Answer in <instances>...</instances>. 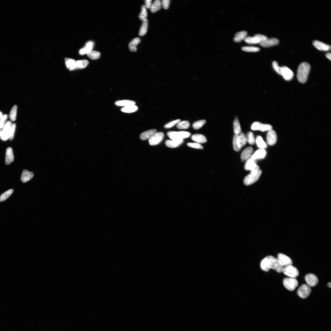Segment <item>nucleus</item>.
Masks as SVG:
<instances>
[{
	"instance_id": "nucleus-17",
	"label": "nucleus",
	"mask_w": 331,
	"mask_h": 331,
	"mask_svg": "<svg viewBox=\"0 0 331 331\" xmlns=\"http://www.w3.org/2000/svg\"><path fill=\"white\" fill-rule=\"evenodd\" d=\"M94 45V42L91 41L87 42L85 46L79 51V54L81 55L88 54L92 50Z\"/></svg>"
},
{
	"instance_id": "nucleus-11",
	"label": "nucleus",
	"mask_w": 331,
	"mask_h": 331,
	"mask_svg": "<svg viewBox=\"0 0 331 331\" xmlns=\"http://www.w3.org/2000/svg\"><path fill=\"white\" fill-rule=\"evenodd\" d=\"M281 75L286 81H290L293 79L294 73L291 70L286 66L281 67Z\"/></svg>"
},
{
	"instance_id": "nucleus-32",
	"label": "nucleus",
	"mask_w": 331,
	"mask_h": 331,
	"mask_svg": "<svg viewBox=\"0 0 331 331\" xmlns=\"http://www.w3.org/2000/svg\"><path fill=\"white\" fill-rule=\"evenodd\" d=\"M270 261L267 257L263 259L261 263V267L263 271L268 272L269 269Z\"/></svg>"
},
{
	"instance_id": "nucleus-21",
	"label": "nucleus",
	"mask_w": 331,
	"mask_h": 331,
	"mask_svg": "<svg viewBox=\"0 0 331 331\" xmlns=\"http://www.w3.org/2000/svg\"><path fill=\"white\" fill-rule=\"evenodd\" d=\"M157 132L156 129H151L147 131L142 133L140 136V139L142 140H146L150 139L154 134Z\"/></svg>"
},
{
	"instance_id": "nucleus-23",
	"label": "nucleus",
	"mask_w": 331,
	"mask_h": 331,
	"mask_svg": "<svg viewBox=\"0 0 331 331\" xmlns=\"http://www.w3.org/2000/svg\"><path fill=\"white\" fill-rule=\"evenodd\" d=\"M191 139L194 141L198 143H204L207 141L206 137L203 135L197 134L193 135L191 137Z\"/></svg>"
},
{
	"instance_id": "nucleus-49",
	"label": "nucleus",
	"mask_w": 331,
	"mask_h": 331,
	"mask_svg": "<svg viewBox=\"0 0 331 331\" xmlns=\"http://www.w3.org/2000/svg\"><path fill=\"white\" fill-rule=\"evenodd\" d=\"M8 118V115L7 114L3 115L2 117L0 118V129L2 130L5 125L6 124V121Z\"/></svg>"
},
{
	"instance_id": "nucleus-48",
	"label": "nucleus",
	"mask_w": 331,
	"mask_h": 331,
	"mask_svg": "<svg viewBox=\"0 0 331 331\" xmlns=\"http://www.w3.org/2000/svg\"><path fill=\"white\" fill-rule=\"evenodd\" d=\"M180 119H178L172 121L166 124L164 126V127L166 128H169L172 127L179 123V122L180 121Z\"/></svg>"
},
{
	"instance_id": "nucleus-2",
	"label": "nucleus",
	"mask_w": 331,
	"mask_h": 331,
	"mask_svg": "<svg viewBox=\"0 0 331 331\" xmlns=\"http://www.w3.org/2000/svg\"><path fill=\"white\" fill-rule=\"evenodd\" d=\"M247 142V138L244 134L241 133L239 135L235 134L233 139L234 150L237 152L239 151Z\"/></svg>"
},
{
	"instance_id": "nucleus-50",
	"label": "nucleus",
	"mask_w": 331,
	"mask_h": 331,
	"mask_svg": "<svg viewBox=\"0 0 331 331\" xmlns=\"http://www.w3.org/2000/svg\"><path fill=\"white\" fill-rule=\"evenodd\" d=\"M188 146L197 149H203V147L200 144L198 143H190L187 144Z\"/></svg>"
},
{
	"instance_id": "nucleus-10",
	"label": "nucleus",
	"mask_w": 331,
	"mask_h": 331,
	"mask_svg": "<svg viewBox=\"0 0 331 331\" xmlns=\"http://www.w3.org/2000/svg\"><path fill=\"white\" fill-rule=\"evenodd\" d=\"M12 124L11 121H8L5 125L0 135V137L2 141H6L9 139Z\"/></svg>"
},
{
	"instance_id": "nucleus-1",
	"label": "nucleus",
	"mask_w": 331,
	"mask_h": 331,
	"mask_svg": "<svg viewBox=\"0 0 331 331\" xmlns=\"http://www.w3.org/2000/svg\"><path fill=\"white\" fill-rule=\"evenodd\" d=\"M311 66L308 63L303 62L299 65L298 70L297 78L298 81L304 83L307 81L310 71Z\"/></svg>"
},
{
	"instance_id": "nucleus-26",
	"label": "nucleus",
	"mask_w": 331,
	"mask_h": 331,
	"mask_svg": "<svg viewBox=\"0 0 331 331\" xmlns=\"http://www.w3.org/2000/svg\"><path fill=\"white\" fill-rule=\"evenodd\" d=\"M135 104L136 102L134 101L126 100L118 101L115 103V104L117 106L125 107L134 105Z\"/></svg>"
},
{
	"instance_id": "nucleus-41",
	"label": "nucleus",
	"mask_w": 331,
	"mask_h": 331,
	"mask_svg": "<svg viewBox=\"0 0 331 331\" xmlns=\"http://www.w3.org/2000/svg\"><path fill=\"white\" fill-rule=\"evenodd\" d=\"M139 18L143 22L147 20V12L146 8L144 5L142 7V12L139 15Z\"/></svg>"
},
{
	"instance_id": "nucleus-30",
	"label": "nucleus",
	"mask_w": 331,
	"mask_h": 331,
	"mask_svg": "<svg viewBox=\"0 0 331 331\" xmlns=\"http://www.w3.org/2000/svg\"><path fill=\"white\" fill-rule=\"evenodd\" d=\"M161 1L160 0H156L152 4L150 8L151 11L152 13H155L161 9Z\"/></svg>"
},
{
	"instance_id": "nucleus-7",
	"label": "nucleus",
	"mask_w": 331,
	"mask_h": 331,
	"mask_svg": "<svg viewBox=\"0 0 331 331\" xmlns=\"http://www.w3.org/2000/svg\"><path fill=\"white\" fill-rule=\"evenodd\" d=\"M282 272L285 275L293 278L297 277L299 274L298 269L292 265L284 268Z\"/></svg>"
},
{
	"instance_id": "nucleus-5",
	"label": "nucleus",
	"mask_w": 331,
	"mask_h": 331,
	"mask_svg": "<svg viewBox=\"0 0 331 331\" xmlns=\"http://www.w3.org/2000/svg\"><path fill=\"white\" fill-rule=\"evenodd\" d=\"M283 283L285 288L290 291L294 290L298 285L297 280L295 278L291 277L284 279Z\"/></svg>"
},
{
	"instance_id": "nucleus-56",
	"label": "nucleus",
	"mask_w": 331,
	"mask_h": 331,
	"mask_svg": "<svg viewBox=\"0 0 331 331\" xmlns=\"http://www.w3.org/2000/svg\"><path fill=\"white\" fill-rule=\"evenodd\" d=\"M2 113L1 111H0V118H1L3 116Z\"/></svg>"
},
{
	"instance_id": "nucleus-54",
	"label": "nucleus",
	"mask_w": 331,
	"mask_h": 331,
	"mask_svg": "<svg viewBox=\"0 0 331 331\" xmlns=\"http://www.w3.org/2000/svg\"><path fill=\"white\" fill-rule=\"evenodd\" d=\"M152 1L151 0H146L145 1V5L144 6L147 9L150 8L152 5Z\"/></svg>"
},
{
	"instance_id": "nucleus-25",
	"label": "nucleus",
	"mask_w": 331,
	"mask_h": 331,
	"mask_svg": "<svg viewBox=\"0 0 331 331\" xmlns=\"http://www.w3.org/2000/svg\"><path fill=\"white\" fill-rule=\"evenodd\" d=\"M141 41V39L137 37L133 39L129 44L130 50L131 52H136L137 49L136 46Z\"/></svg>"
},
{
	"instance_id": "nucleus-12",
	"label": "nucleus",
	"mask_w": 331,
	"mask_h": 331,
	"mask_svg": "<svg viewBox=\"0 0 331 331\" xmlns=\"http://www.w3.org/2000/svg\"><path fill=\"white\" fill-rule=\"evenodd\" d=\"M281 265L284 267L292 265L293 262L292 259L289 257L282 253L278 255L277 258Z\"/></svg>"
},
{
	"instance_id": "nucleus-40",
	"label": "nucleus",
	"mask_w": 331,
	"mask_h": 331,
	"mask_svg": "<svg viewBox=\"0 0 331 331\" xmlns=\"http://www.w3.org/2000/svg\"><path fill=\"white\" fill-rule=\"evenodd\" d=\"M190 125L189 122L187 120L180 121L177 124V127L179 129H187L188 128Z\"/></svg>"
},
{
	"instance_id": "nucleus-31",
	"label": "nucleus",
	"mask_w": 331,
	"mask_h": 331,
	"mask_svg": "<svg viewBox=\"0 0 331 331\" xmlns=\"http://www.w3.org/2000/svg\"><path fill=\"white\" fill-rule=\"evenodd\" d=\"M76 61L74 60L66 58L65 59V63L67 68L70 71L75 70V65Z\"/></svg>"
},
{
	"instance_id": "nucleus-15",
	"label": "nucleus",
	"mask_w": 331,
	"mask_h": 331,
	"mask_svg": "<svg viewBox=\"0 0 331 331\" xmlns=\"http://www.w3.org/2000/svg\"><path fill=\"white\" fill-rule=\"evenodd\" d=\"M279 42V40L276 38H268L264 41L260 43L259 44L264 47H269L277 45Z\"/></svg>"
},
{
	"instance_id": "nucleus-29",
	"label": "nucleus",
	"mask_w": 331,
	"mask_h": 331,
	"mask_svg": "<svg viewBox=\"0 0 331 331\" xmlns=\"http://www.w3.org/2000/svg\"><path fill=\"white\" fill-rule=\"evenodd\" d=\"M89 64L88 61L86 60L76 61L75 65V70L84 68L88 65Z\"/></svg>"
},
{
	"instance_id": "nucleus-57",
	"label": "nucleus",
	"mask_w": 331,
	"mask_h": 331,
	"mask_svg": "<svg viewBox=\"0 0 331 331\" xmlns=\"http://www.w3.org/2000/svg\"><path fill=\"white\" fill-rule=\"evenodd\" d=\"M328 286L329 287V288H331V282H329L328 284Z\"/></svg>"
},
{
	"instance_id": "nucleus-24",
	"label": "nucleus",
	"mask_w": 331,
	"mask_h": 331,
	"mask_svg": "<svg viewBox=\"0 0 331 331\" xmlns=\"http://www.w3.org/2000/svg\"><path fill=\"white\" fill-rule=\"evenodd\" d=\"M183 142V140H167L165 142V144L168 147L174 148L179 147Z\"/></svg>"
},
{
	"instance_id": "nucleus-16",
	"label": "nucleus",
	"mask_w": 331,
	"mask_h": 331,
	"mask_svg": "<svg viewBox=\"0 0 331 331\" xmlns=\"http://www.w3.org/2000/svg\"><path fill=\"white\" fill-rule=\"evenodd\" d=\"M313 45L318 49L322 51H328L331 48L330 46L318 41L313 42Z\"/></svg>"
},
{
	"instance_id": "nucleus-19",
	"label": "nucleus",
	"mask_w": 331,
	"mask_h": 331,
	"mask_svg": "<svg viewBox=\"0 0 331 331\" xmlns=\"http://www.w3.org/2000/svg\"><path fill=\"white\" fill-rule=\"evenodd\" d=\"M34 176L33 172H30L27 170H24L23 171L21 179L24 183H25L30 180Z\"/></svg>"
},
{
	"instance_id": "nucleus-52",
	"label": "nucleus",
	"mask_w": 331,
	"mask_h": 331,
	"mask_svg": "<svg viewBox=\"0 0 331 331\" xmlns=\"http://www.w3.org/2000/svg\"><path fill=\"white\" fill-rule=\"evenodd\" d=\"M261 124L258 122H256L252 125L251 129L253 130H260Z\"/></svg>"
},
{
	"instance_id": "nucleus-9",
	"label": "nucleus",
	"mask_w": 331,
	"mask_h": 331,
	"mask_svg": "<svg viewBox=\"0 0 331 331\" xmlns=\"http://www.w3.org/2000/svg\"><path fill=\"white\" fill-rule=\"evenodd\" d=\"M164 134L162 132H156L149 139L150 144L152 146L158 145L163 140Z\"/></svg>"
},
{
	"instance_id": "nucleus-47",
	"label": "nucleus",
	"mask_w": 331,
	"mask_h": 331,
	"mask_svg": "<svg viewBox=\"0 0 331 331\" xmlns=\"http://www.w3.org/2000/svg\"><path fill=\"white\" fill-rule=\"evenodd\" d=\"M16 128V125L15 123H13L12 125L11 128H10L9 138V139L11 140H12L14 138L15 133V131Z\"/></svg>"
},
{
	"instance_id": "nucleus-45",
	"label": "nucleus",
	"mask_w": 331,
	"mask_h": 331,
	"mask_svg": "<svg viewBox=\"0 0 331 331\" xmlns=\"http://www.w3.org/2000/svg\"><path fill=\"white\" fill-rule=\"evenodd\" d=\"M247 140L248 143L251 145H253L255 144L256 140L253 133L252 132H249L247 134Z\"/></svg>"
},
{
	"instance_id": "nucleus-39",
	"label": "nucleus",
	"mask_w": 331,
	"mask_h": 331,
	"mask_svg": "<svg viewBox=\"0 0 331 331\" xmlns=\"http://www.w3.org/2000/svg\"><path fill=\"white\" fill-rule=\"evenodd\" d=\"M138 107L136 106L132 105L125 107L121 110L123 112L126 113H131L135 112L138 110Z\"/></svg>"
},
{
	"instance_id": "nucleus-44",
	"label": "nucleus",
	"mask_w": 331,
	"mask_h": 331,
	"mask_svg": "<svg viewBox=\"0 0 331 331\" xmlns=\"http://www.w3.org/2000/svg\"><path fill=\"white\" fill-rule=\"evenodd\" d=\"M242 50L248 52H257L260 50V48L255 46H246L242 47Z\"/></svg>"
},
{
	"instance_id": "nucleus-42",
	"label": "nucleus",
	"mask_w": 331,
	"mask_h": 331,
	"mask_svg": "<svg viewBox=\"0 0 331 331\" xmlns=\"http://www.w3.org/2000/svg\"><path fill=\"white\" fill-rule=\"evenodd\" d=\"M206 121L205 120H200L195 122L193 125V128L197 130L202 128L206 123Z\"/></svg>"
},
{
	"instance_id": "nucleus-51",
	"label": "nucleus",
	"mask_w": 331,
	"mask_h": 331,
	"mask_svg": "<svg viewBox=\"0 0 331 331\" xmlns=\"http://www.w3.org/2000/svg\"><path fill=\"white\" fill-rule=\"evenodd\" d=\"M273 67L275 71L279 74L281 75V68L278 65V63L276 61H274L272 64Z\"/></svg>"
},
{
	"instance_id": "nucleus-55",
	"label": "nucleus",
	"mask_w": 331,
	"mask_h": 331,
	"mask_svg": "<svg viewBox=\"0 0 331 331\" xmlns=\"http://www.w3.org/2000/svg\"><path fill=\"white\" fill-rule=\"evenodd\" d=\"M326 57L330 60H331V54L330 53H328L326 54Z\"/></svg>"
},
{
	"instance_id": "nucleus-8",
	"label": "nucleus",
	"mask_w": 331,
	"mask_h": 331,
	"mask_svg": "<svg viewBox=\"0 0 331 331\" xmlns=\"http://www.w3.org/2000/svg\"><path fill=\"white\" fill-rule=\"evenodd\" d=\"M311 291L310 287L306 284L302 285L298 289L297 293L300 297L305 299L310 295Z\"/></svg>"
},
{
	"instance_id": "nucleus-53",
	"label": "nucleus",
	"mask_w": 331,
	"mask_h": 331,
	"mask_svg": "<svg viewBox=\"0 0 331 331\" xmlns=\"http://www.w3.org/2000/svg\"><path fill=\"white\" fill-rule=\"evenodd\" d=\"M170 2V0H163L161 1L162 6L165 9H168Z\"/></svg>"
},
{
	"instance_id": "nucleus-18",
	"label": "nucleus",
	"mask_w": 331,
	"mask_h": 331,
	"mask_svg": "<svg viewBox=\"0 0 331 331\" xmlns=\"http://www.w3.org/2000/svg\"><path fill=\"white\" fill-rule=\"evenodd\" d=\"M14 160L13 150L11 147H8L6 150L5 162L7 165H9Z\"/></svg>"
},
{
	"instance_id": "nucleus-28",
	"label": "nucleus",
	"mask_w": 331,
	"mask_h": 331,
	"mask_svg": "<svg viewBox=\"0 0 331 331\" xmlns=\"http://www.w3.org/2000/svg\"><path fill=\"white\" fill-rule=\"evenodd\" d=\"M247 32L245 31H242L237 33L234 38V41L236 42L241 41L245 39L247 37Z\"/></svg>"
},
{
	"instance_id": "nucleus-4",
	"label": "nucleus",
	"mask_w": 331,
	"mask_h": 331,
	"mask_svg": "<svg viewBox=\"0 0 331 331\" xmlns=\"http://www.w3.org/2000/svg\"><path fill=\"white\" fill-rule=\"evenodd\" d=\"M270 261L269 269H274L278 273L282 272L284 268L279 260L272 256H267Z\"/></svg>"
},
{
	"instance_id": "nucleus-35",
	"label": "nucleus",
	"mask_w": 331,
	"mask_h": 331,
	"mask_svg": "<svg viewBox=\"0 0 331 331\" xmlns=\"http://www.w3.org/2000/svg\"><path fill=\"white\" fill-rule=\"evenodd\" d=\"M14 190L11 189L5 192L1 195H0V202H3L5 201L13 193Z\"/></svg>"
},
{
	"instance_id": "nucleus-20",
	"label": "nucleus",
	"mask_w": 331,
	"mask_h": 331,
	"mask_svg": "<svg viewBox=\"0 0 331 331\" xmlns=\"http://www.w3.org/2000/svg\"><path fill=\"white\" fill-rule=\"evenodd\" d=\"M253 151V148L251 147H248L242 152L241 158L242 161L248 160Z\"/></svg>"
},
{
	"instance_id": "nucleus-36",
	"label": "nucleus",
	"mask_w": 331,
	"mask_h": 331,
	"mask_svg": "<svg viewBox=\"0 0 331 331\" xmlns=\"http://www.w3.org/2000/svg\"><path fill=\"white\" fill-rule=\"evenodd\" d=\"M148 25V22L147 20L143 22L140 32H139V36H142L145 35L147 31Z\"/></svg>"
},
{
	"instance_id": "nucleus-33",
	"label": "nucleus",
	"mask_w": 331,
	"mask_h": 331,
	"mask_svg": "<svg viewBox=\"0 0 331 331\" xmlns=\"http://www.w3.org/2000/svg\"><path fill=\"white\" fill-rule=\"evenodd\" d=\"M244 40L246 42L250 44H257L261 43L260 41L256 35L253 37L247 36Z\"/></svg>"
},
{
	"instance_id": "nucleus-6",
	"label": "nucleus",
	"mask_w": 331,
	"mask_h": 331,
	"mask_svg": "<svg viewBox=\"0 0 331 331\" xmlns=\"http://www.w3.org/2000/svg\"><path fill=\"white\" fill-rule=\"evenodd\" d=\"M262 173V171L261 170L257 173H250L245 178L244 180V183L246 186L254 184L258 179Z\"/></svg>"
},
{
	"instance_id": "nucleus-27",
	"label": "nucleus",
	"mask_w": 331,
	"mask_h": 331,
	"mask_svg": "<svg viewBox=\"0 0 331 331\" xmlns=\"http://www.w3.org/2000/svg\"><path fill=\"white\" fill-rule=\"evenodd\" d=\"M257 166L256 163V160L252 159L251 157L248 159L246 162L245 169L246 170L251 171L255 168Z\"/></svg>"
},
{
	"instance_id": "nucleus-46",
	"label": "nucleus",
	"mask_w": 331,
	"mask_h": 331,
	"mask_svg": "<svg viewBox=\"0 0 331 331\" xmlns=\"http://www.w3.org/2000/svg\"><path fill=\"white\" fill-rule=\"evenodd\" d=\"M272 126L271 125L262 123L260 131L262 132L269 131L272 130Z\"/></svg>"
},
{
	"instance_id": "nucleus-22",
	"label": "nucleus",
	"mask_w": 331,
	"mask_h": 331,
	"mask_svg": "<svg viewBox=\"0 0 331 331\" xmlns=\"http://www.w3.org/2000/svg\"><path fill=\"white\" fill-rule=\"evenodd\" d=\"M266 154V151L264 149L259 150L257 151L251 157V158L255 160L263 159Z\"/></svg>"
},
{
	"instance_id": "nucleus-58",
	"label": "nucleus",
	"mask_w": 331,
	"mask_h": 331,
	"mask_svg": "<svg viewBox=\"0 0 331 331\" xmlns=\"http://www.w3.org/2000/svg\"><path fill=\"white\" fill-rule=\"evenodd\" d=\"M2 130L0 129V135H1Z\"/></svg>"
},
{
	"instance_id": "nucleus-34",
	"label": "nucleus",
	"mask_w": 331,
	"mask_h": 331,
	"mask_svg": "<svg viewBox=\"0 0 331 331\" xmlns=\"http://www.w3.org/2000/svg\"><path fill=\"white\" fill-rule=\"evenodd\" d=\"M234 131L235 134L239 135L241 133V129L237 118L235 119L233 123Z\"/></svg>"
},
{
	"instance_id": "nucleus-43",
	"label": "nucleus",
	"mask_w": 331,
	"mask_h": 331,
	"mask_svg": "<svg viewBox=\"0 0 331 331\" xmlns=\"http://www.w3.org/2000/svg\"><path fill=\"white\" fill-rule=\"evenodd\" d=\"M17 107L16 105H14L12 108L9 115V118L12 121L15 120L16 118Z\"/></svg>"
},
{
	"instance_id": "nucleus-13",
	"label": "nucleus",
	"mask_w": 331,
	"mask_h": 331,
	"mask_svg": "<svg viewBox=\"0 0 331 331\" xmlns=\"http://www.w3.org/2000/svg\"><path fill=\"white\" fill-rule=\"evenodd\" d=\"M305 280L308 285L310 287H314L318 284L319 280L317 277L313 274H308L305 277Z\"/></svg>"
},
{
	"instance_id": "nucleus-3",
	"label": "nucleus",
	"mask_w": 331,
	"mask_h": 331,
	"mask_svg": "<svg viewBox=\"0 0 331 331\" xmlns=\"http://www.w3.org/2000/svg\"><path fill=\"white\" fill-rule=\"evenodd\" d=\"M167 135L171 140H179L189 137L191 136V134L186 131H169Z\"/></svg>"
},
{
	"instance_id": "nucleus-38",
	"label": "nucleus",
	"mask_w": 331,
	"mask_h": 331,
	"mask_svg": "<svg viewBox=\"0 0 331 331\" xmlns=\"http://www.w3.org/2000/svg\"><path fill=\"white\" fill-rule=\"evenodd\" d=\"M87 55L91 59L95 60L100 57L101 54L99 52L92 50Z\"/></svg>"
},
{
	"instance_id": "nucleus-14",
	"label": "nucleus",
	"mask_w": 331,
	"mask_h": 331,
	"mask_svg": "<svg viewBox=\"0 0 331 331\" xmlns=\"http://www.w3.org/2000/svg\"><path fill=\"white\" fill-rule=\"evenodd\" d=\"M277 135L276 132L272 129L268 131L266 137L267 144L269 145L274 144L277 141Z\"/></svg>"
},
{
	"instance_id": "nucleus-37",
	"label": "nucleus",
	"mask_w": 331,
	"mask_h": 331,
	"mask_svg": "<svg viewBox=\"0 0 331 331\" xmlns=\"http://www.w3.org/2000/svg\"><path fill=\"white\" fill-rule=\"evenodd\" d=\"M258 146L261 149H264L267 147V145L261 136H258L256 141Z\"/></svg>"
}]
</instances>
